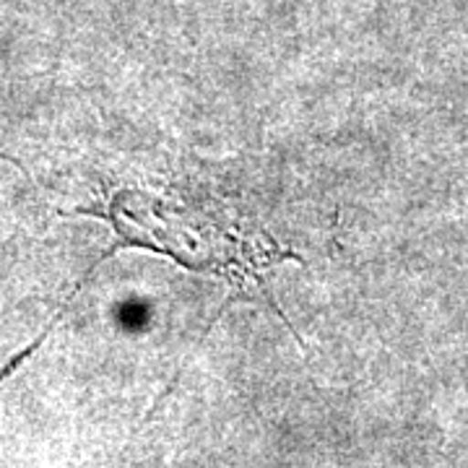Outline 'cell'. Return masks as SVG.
Wrapping results in <instances>:
<instances>
[{
  "instance_id": "1",
  "label": "cell",
  "mask_w": 468,
  "mask_h": 468,
  "mask_svg": "<svg viewBox=\"0 0 468 468\" xmlns=\"http://www.w3.org/2000/svg\"><path fill=\"white\" fill-rule=\"evenodd\" d=\"M0 159H3V162H8V165H16V167L21 169V172H27V167H24V165L18 162L16 156H8V154H3V151H0Z\"/></svg>"
}]
</instances>
